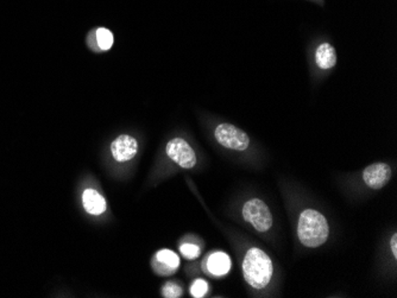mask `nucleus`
Segmentation results:
<instances>
[{"mask_svg":"<svg viewBox=\"0 0 397 298\" xmlns=\"http://www.w3.org/2000/svg\"><path fill=\"white\" fill-rule=\"evenodd\" d=\"M330 227L327 220L318 210H306L301 213L297 225V236L301 244L315 249L324 245L328 239Z\"/></svg>","mask_w":397,"mask_h":298,"instance_id":"f257e3e1","label":"nucleus"},{"mask_svg":"<svg viewBox=\"0 0 397 298\" xmlns=\"http://www.w3.org/2000/svg\"><path fill=\"white\" fill-rule=\"evenodd\" d=\"M390 249H392V252H393L394 257L397 258V234L395 233L393 238L390 239Z\"/></svg>","mask_w":397,"mask_h":298,"instance_id":"dca6fc26","label":"nucleus"},{"mask_svg":"<svg viewBox=\"0 0 397 298\" xmlns=\"http://www.w3.org/2000/svg\"><path fill=\"white\" fill-rule=\"evenodd\" d=\"M179 266H180V258L170 249H161L155 254L152 267L156 273H159L161 276H170L177 271Z\"/></svg>","mask_w":397,"mask_h":298,"instance_id":"6e6552de","label":"nucleus"},{"mask_svg":"<svg viewBox=\"0 0 397 298\" xmlns=\"http://www.w3.org/2000/svg\"><path fill=\"white\" fill-rule=\"evenodd\" d=\"M392 178V169L387 163H375L367 166L363 173V179L371 189H382Z\"/></svg>","mask_w":397,"mask_h":298,"instance_id":"0eeeda50","label":"nucleus"},{"mask_svg":"<svg viewBox=\"0 0 397 298\" xmlns=\"http://www.w3.org/2000/svg\"><path fill=\"white\" fill-rule=\"evenodd\" d=\"M180 252H181L183 258L194 260L201 253V249L194 244H183V245L180 246Z\"/></svg>","mask_w":397,"mask_h":298,"instance_id":"ddd939ff","label":"nucleus"},{"mask_svg":"<svg viewBox=\"0 0 397 298\" xmlns=\"http://www.w3.org/2000/svg\"><path fill=\"white\" fill-rule=\"evenodd\" d=\"M315 62L321 69H331L337 63V53L333 45L322 43L315 53Z\"/></svg>","mask_w":397,"mask_h":298,"instance_id":"9b49d317","label":"nucleus"},{"mask_svg":"<svg viewBox=\"0 0 397 298\" xmlns=\"http://www.w3.org/2000/svg\"><path fill=\"white\" fill-rule=\"evenodd\" d=\"M273 272V262L264 251L257 247L247 251L243 260V275L247 284L255 289H263L271 281Z\"/></svg>","mask_w":397,"mask_h":298,"instance_id":"f03ea898","label":"nucleus"},{"mask_svg":"<svg viewBox=\"0 0 397 298\" xmlns=\"http://www.w3.org/2000/svg\"><path fill=\"white\" fill-rule=\"evenodd\" d=\"M182 294L183 290L181 286L175 283H167L162 289V296L166 298H179L181 297Z\"/></svg>","mask_w":397,"mask_h":298,"instance_id":"2eb2a0df","label":"nucleus"},{"mask_svg":"<svg viewBox=\"0 0 397 298\" xmlns=\"http://www.w3.org/2000/svg\"><path fill=\"white\" fill-rule=\"evenodd\" d=\"M95 36H97L98 45H99L100 49L107 51V50H110L112 48L115 38H113V35H112V32L109 29H106V27H99L97 32H95Z\"/></svg>","mask_w":397,"mask_h":298,"instance_id":"f8f14e48","label":"nucleus"},{"mask_svg":"<svg viewBox=\"0 0 397 298\" xmlns=\"http://www.w3.org/2000/svg\"><path fill=\"white\" fill-rule=\"evenodd\" d=\"M243 218L258 232H266L273 226V215L269 207L260 199L247 201L243 207Z\"/></svg>","mask_w":397,"mask_h":298,"instance_id":"7ed1b4c3","label":"nucleus"},{"mask_svg":"<svg viewBox=\"0 0 397 298\" xmlns=\"http://www.w3.org/2000/svg\"><path fill=\"white\" fill-rule=\"evenodd\" d=\"M216 142L220 145L236 150V151H244L250 145V138L244 131L236 127L234 125L220 124L216 126Z\"/></svg>","mask_w":397,"mask_h":298,"instance_id":"20e7f679","label":"nucleus"},{"mask_svg":"<svg viewBox=\"0 0 397 298\" xmlns=\"http://www.w3.org/2000/svg\"><path fill=\"white\" fill-rule=\"evenodd\" d=\"M166 152L169 158L180 165L183 169H192L196 164V155L193 147L183 138H174L169 140Z\"/></svg>","mask_w":397,"mask_h":298,"instance_id":"39448f33","label":"nucleus"},{"mask_svg":"<svg viewBox=\"0 0 397 298\" xmlns=\"http://www.w3.org/2000/svg\"><path fill=\"white\" fill-rule=\"evenodd\" d=\"M207 270L213 276H225L231 270V259L224 252L211 254L207 259Z\"/></svg>","mask_w":397,"mask_h":298,"instance_id":"9d476101","label":"nucleus"},{"mask_svg":"<svg viewBox=\"0 0 397 298\" xmlns=\"http://www.w3.org/2000/svg\"><path fill=\"white\" fill-rule=\"evenodd\" d=\"M138 151V142L136 138L128 134H122L111 144V153L117 162L124 163L133 160Z\"/></svg>","mask_w":397,"mask_h":298,"instance_id":"423d86ee","label":"nucleus"},{"mask_svg":"<svg viewBox=\"0 0 397 298\" xmlns=\"http://www.w3.org/2000/svg\"><path fill=\"white\" fill-rule=\"evenodd\" d=\"M82 206L91 215H102L107 208L106 200L94 189H87L82 194Z\"/></svg>","mask_w":397,"mask_h":298,"instance_id":"1a4fd4ad","label":"nucleus"},{"mask_svg":"<svg viewBox=\"0 0 397 298\" xmlns=\"http://www.w3.org/2000/svg\"><path fill=\"white\" fill-rule=\"evenodd\" d=\"M208 284L207 282L203 280H196L190 286V294L195 298H201L207 294Z\"/></svg>","mask_w":397,"mask_h":298,"instance_id":"4468645a","label":"nucleus"}]
</instances>
